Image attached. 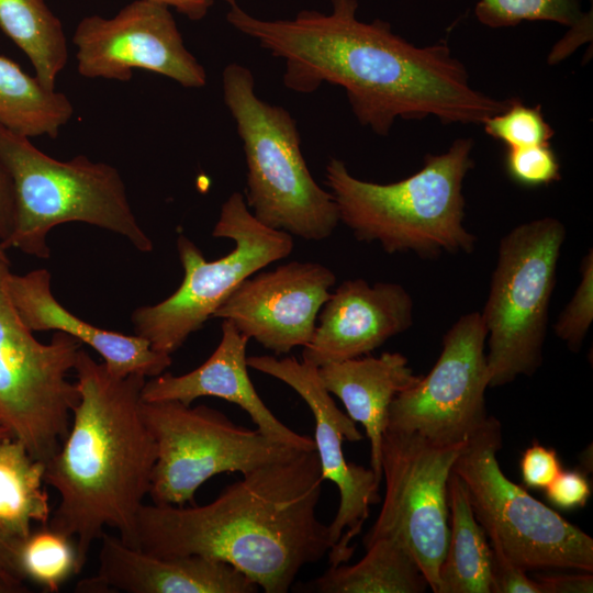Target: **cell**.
I'll return each mask as SVG.
<instances>
[{
    "mask_svg": "<svg viewBox=\"0 0 593 593\" xmlns=\"http://www.w3.org/2000/svg\"><path fill=\"white\" fill-rule=\"evenodd\" d=\"M228 4L227 22L283 60L288 89L344 88L358 122L380 136L398 119L482 124L508 103L474 89L446 43L418 47L387 21L359 20L357 0H332L327 13L302 10L286 20L258 19L235 0Z\"/></svg>",
    "mask_w": 593,
    "mask_h": 593,
    "instance_id": "1",
    "label": "cell"
},
{
    "mask_svg": "<svg viewBox=\"0 0 593 593\" xmlns=\"http://www.w3.org/2000/svg\"><path fill=\"white\" fill-rule=\"evenodd\" d=\"M324 481L315 449L303 450L243 474L205 505L144 503L137 548L221 560L264 592L287 593L300 570L331 548L328 525L316 515Z\"/></svg>",
    "mask_w": 593,
    "mask_h": 593,
    "instance_id": "2",
    "label": "cell"
},
{
    "mask_svg": "<svg viewBox=\"0 0 593 593\" xmlns=\"http://www.w3.org/2000/svg\"><path fill=\"white\" fill-rule=\"evenodd\" d=\"M74 370L79 402L44 480L59 495L47 525L75 539L83 568L105 527L137 548L136 518L157 451L141 411L146 378L116 377L82 348Z\"/></svg>",
    "mask_w": 593,
    "mask_h": 593,
    "instance_id": "3",
    "label": "cell"
},
{
    "mask_svg": "<svg viewBox=\"0 0 593 593\" xmlns=\"http://www.w3.org/2000/svg\"><path fill=\"white\" fill-rule=\"evenodd\" d=\"M472 149V138H457L445 153L426 155L417 172L384 184L358 179L343 160L331 158L325 184L339 222L358 240L377 242L388 254L471 253L477 238L463 224L462 187L474 166Z\"/></svg>",
    "mask_w": 593,
    "mask_h": 593,
    "instance_id": "4",
    "label": "cell"
},
{
    "mask_svg": "<svg viewBox=\"0 0 593 593\" xmlns=\"http://www.w3.org/2000/svg\"><path fill=\"white\" fill-rule=\"evenodd\" d=\"M0 164L14 199L12 232L3 248L48 258L47 235L56 226L81 222L125 237L142 253L153 242L141 227L119 170L85 155L58 160L30 138L0 126Z\"/></svg>",
    "mask_w": 593,
    "mask_h": 593,
    "instance_id": "5",
    "label": "cell"
},
{
    "mask_svg": "<svg viewBox=\"0 0 593 593\" xmlns=\"http://www.w3.org/2000/svg\"><path fill=\"white\" fill-rule=\"evenodd\" d=\"M224 103L236 124L247 165L246 203L267 227L307 240L329 237L336 202L312 177L289 111L261 100L253 72L237 63L222 74Z\"/></svg>",
    "mask_w": 593,
    "mask_h": 593,
    "instance_id": "6",
    "label": "cell"
},
{
    "mask_svg": "<svg viewBox=\"0 0 593 593\" xmlns=\"http://www.w3.org/2000/svg\"><path fill=\"white\" fill-rule=\"evenodd\" d=\"M566 227L545 216L513 227L500 240L481 313L490 388L533 376L542 363L549 305Z\"/></svg>",
    "mask_w": 593,
    "mask_h": 593,
    "instance_id": "7",
    "label": "cell"
},
{
    "mask_svg": "<svg viewBox=\"0 0 593 593\" xmlns=\"http://www.w3.org/2000/svg\"><path fill=\"white\" fill-rule=\"evenodd\" d=\"M501 447V423L488 416L452 467L489 539L526 572H592V537L507 479L497 461Z\"/></svg>",
    "mask_w": 593,
    "mask_h": 593,
    "instance_id": "8",
    "label": "cell"
},
{
    "mask_svg": "<svg viewBox=\"0 0 593 593\" xmlns=\"http://www.w3.org/2000/svg\"><path fill=\"white\" fill-rule=\"evenodd\" d=\"M212 236L233 240L234 248L208 261L192 240L179 235L181 284L161 302L139 306L132 314L135 335L158 353H176L246 278L287 258L293 249V236L260 223L237 191L222 204Z\"/></svg>",
    "mask_w": 593,
    "mask_h": 593,
    "instance_id": "9",
    "label": "cell"
},
{
    "mask_svg": "<svg viewBox=\"0 0 593 593\" xmlns=\"http://www.w3.org/2000/svg\"><path fill=\"white\" fill-rule=\"evenodd\" d=\"M9 265L0 258V424L46 462L65 439L79 402L68 374L82 344L61 332L47 344L35 338L10 298Z\"/></svg>",
    "mask_w": 593,
    "mask_h": 593,
    "instance_id": "10",
    "label": "cell"
},
{
    "mask_svg": "<svg viewBox=\"0 0 593 593\" xmlns=\"http://www.w3.org/2000/svg\"><path fill=\"white\" fill-rule=\"evenodd\" d=\"M141 411L157 451L148 493L154 504L184 506L214 475L245 474L303 451L239 426L206 405L142 399Z\"/></svg>",
    "mask_w": 593,
    "mask_h": 593,
    "instance_id": "11",
    "label": "cell"
},
{
    "mask_svg": "<svg viewBox=\"0 0 593 593\" xmlns=\"http://www.w3.org/2000/svg\"><path fill=\"white\" fill-rule=\"evenodd\" d=\"M466 441L437 445L416 433L389 428L382 437L384 499L363 546L379 538L399 542L434 593H438L439 567L449 538L448 480Z\"/></svg>",
    "mask_w": 593,
    "mask_h": 593,
    "instance_id": "12",
    "label": "cell"
},
{
    "mask_svg": "<svg viewBox=\"0 0 593 593\" xmlns=\"http://www.w3.org/2000/svg\"><path fill=\"white\" fill-rule=\"evenodd\" d=\"M486 329L480 312L461 315L443 337L426 376L392 400L388 427L437 445L466 441L486 419Z\"/></svg>",
    "mask_w": 593,
    "mask_h": 593,
    "instance_id": "13",
    "label": "cell"
},
{
    "mask_svg": "<svg viewBox=\"0 0 593 593\" xmlns=\"http://www.w3.org/2000/svg\"><path fill=\"white\" fill-rule=\"evenodd\" d=\"M71 41L85 78L128 81L133 69H143L186 88L206 83V71L186 47L170 8L155 1L134 0L110 19L85 16Z\"/></svg>",
    "mask_w": 593,
    "mask_h": 593,
    "instance_id": "14",
    "label": "cell"
},
{
    "mask_svg": "<svg viewBox=\"0 0 593 593\" xmlns=\"http://www.w3.org/2000/svg\"><path fill=\"white\" fill-rule=\"evenodd\" d=\"M248 367L273 377L293 389L310 407L315 424V451L324 480L336 484L339 505L328 525V559L331 566L347 562L354 547L350 541L361 532L370 506L380 502V481L372 469L348 462L344 440L359 441L361 433L355 422L343 413L323 385L317 367L294 357L277 358L262 355L247 357Z\"/></svg>",
    "mask_w": 593,
    "mask_h": 593,
    "instance_id": "15",
    "label": "cell"
},
{
    "mask_svg": "<svg viewBox=\"0 0 593 593\" xmlns=\"http://www.w3.org/2000/svg\"><path fill=\"white\" fill-rule=\"evenodd\" d=\"M336 282L328 267L290 261L246 278L214 312L276 355L306 346Z\"/></svg>",
    "mask_w": 593,
    "mask_h": 593,
    "instance_id": "16",
    "label": "cell"
},
{
    "mask_svg": "<svg viewBox=\"0 0 593 593\" xmlns=\"http://www.w3.org/2000/svg\"><path fill=\"white\" fill-rule=\"evenodd\" d=\"M414 303L394 282L345 280L322 306L302 361L314 367L362 357L413 325Z\"/></svg>",
    "mask_w": 593,
    "mask_h": 593,
    "instance_id": "17",
    "label": "cell"
},
{
    "mask_svg": "<svg viewBox=\"0 0 593 593\" xmlns=\"http://www.w3.org/2000/svg\"><path fill=\"white\" fill-rule=\"evenodd\" d=\"M98 570L78 583L79 592L256 593L258 585L233 566L199 555L163 558L104 532Z\"/></svg>",
    "mask_w": 593,
    "mask_h": 593,
    "instance_id": "18",
    "label": "cell"
},
{
    "mask_svg": "<svg viewBox=\"0 0 593 593\" xmlns=\"http://www.w3.org/2000/svg\"><path fill=\"white\" fill-rule=\"evenodd\" d=\"M221 331L217 347L201 366L180 376L163 372L149 378L143 385L142 399L191 405L202 396L220 398L243 409L269 439L300 450H314V439L286 426L257 393L247 370L249 338L228 320H223Z\"/></svg>",
    "mask_w": 593,
    "mask_h": 593,
    "instance_id": "19",
    "label": "cell"
},
{
    "mask_svg": "<svg viewBox=\"0 0 593 593\" xmlns=\"http://www.w3.org/2000/svg\"><path fill=\"white\" fill-rule=\"evenodd\" d=\"M8 291L23 323L34 332L68 334L96 350L116 377L154 378L171 365V356L154 350L145 338L94 326L69 312L54 296L47 269L25 275L10 272Z\"/></svg>",
    "mask_w": 593,
    "mask_h": 593,
    "instance_id": "20",
    "label": "cell"
},
{
    "mask_svg": "<svg viewBox=\"0 0 593 593\" xmlns=\"http://www.w3.org/2000/svg\"><path fill=\"white\" fill-rule=\"evenodd\" d=\"M317 369L325 389L343 402L354 422L363 426L370 443V468L381 482V444L390 404L421 376L414 373L407 358L400 353L358 357Z\"/></svg>",
    "mask_w": 593,
    "mask_h": 593,
    "instance_id": "21",
    "label": "cell"
},
{
    "mask_svg": "<svg viewBox=\"0 0 593 593\" xmlns=\"http://www.w3.org/2000/svg\"><path fill=\"white\" fill-rule=\"evenodd\" d=\"M428 583L410 552L390 538L366 547L354 564L331 566L322 575L295 589L314 593H422Z\"/></svg>",
    "mask_w": 593,
    "mask_h": 593,
    "instance_id": "22",
    "label": "cell"
},
{
    "mask_svg": "<svg viewBox=\"0 0 593 593\" xmlns=\"http://www.w3.org/2000/svg\"><path fill=\"white\" fill-rule=\"evenodd\" d=\"M449 538L439 567L438 593H491V548L463 481L451 471L447 486Z\"/></svg>",
    "mask_w": 593,
    "mask_h": 593,
    "instance_id": "23",
    "label": "cell"
},
{
    "mask_svg": "<svg viewBox=\"0 0 593 593\" xmlns=\"http://www.w3.org/2000/svg\"><path fill=\"white\" fill-rule=\"evenodd\" d=\"M45 467L20 440L0 441V530L16 542L29 536L34 523L45 525L51 518Z\"/></svg>",
    "mask_w": 593,
    "mask_h": 593,
    "instance_id": "24",
    "label": "cell"
},
{
    "mask_svg": "<svg viewBox=\"0 0 593 593\" xmlns=\"http://www.w3.org/2000/svg\"><path fill=\"white\" fill-rule=\"evenodd\" d=\"M69 98L0 55V126L15 134L56 138L74 115Z\"/></svg>",
    "mask_w": 593,
    "mask_h": 593,
    "instance_id": "25",
    "label": "cell"
},
{
    "mask_svg": "<svg viewBox=\"0 0 593 593\" xmlns=\"http://www.w3.org/2000/svg\"><path fill=\"white\" fill-rule=\"evenodd\" d=\"M0 29L26 55L35 76L48 89L67 66L63 24L44 0H0Z\"/></svg>",
    "mask_w": 593,
    "mask_h": 593,
    "instance_id": "26",
    "label": "cell"
},
{
    "mask_svg": "<svg viewBox=\"0 0 593 593\" xmlns=\"http://www.w3.org/2000/svg\"><path fill=\"white\" fill-rule=\"evenodd\" d=\"M18 562L24 580L46 592H58L82 570L75 539L47 524L19 542Z\"/></svg>",
    "mask_w": 593,
    "mask_h": 593,
    "instance_id": "27",
    "label": "cell"
},
{
    "mask_svg": "<svg viewBox=\"0 0 593 593\" xmlns=\"http://www.w3.org/2000/svg\"><path fill=\"white\" fill-rule=\"evenodd\" d=\"M585 14L582 0H479L474 8L477 20L493 29L525 21H548L571 27Z\"/></svg>",
    "mask_w": 593,
    "mask_h": 593,
    "instance_id": "28",
    "label": "cell"
},
{
    "mask_svg": "<svg viewBox=\"0 0 593 593\" xmlns=\"http://www.w3.org/2000/svg\"><path fill=\"white\" fill-rule=\"evenodd\" d=\"M482 125L489 136L506 147L549 144L555 135L540 105L528 107L517 98H511L504 110L488 118Z\"/></svg>",
    "mask_w": 593,
    "mask_h": 593,
    "instance_id": "29",
    "label": "cell"
},
{
    "mask_svg": "<svg viewBox=\"0 0 593 593\" xmlns=\"http://www.w3.org/2000/svg\"><path fill=\"white\" fill-rule=\"evenodd\" d=\"M580 282L553 329L569 350L577 353L588 335L593 321V253L590 249L581 260Z\"/></svg>",
    "mask_w": 593,
    "mask_h": 593,
    "instance_id": "30",
    "label": "cell"
},
{
    "mask_svg": "<svg viewBox=\"0 0 593 593\" xmlns=\"http://www.w3.org/2000/svg\"><path fill=\"white\" fill-rule=\"evenodd\" d=\"M505 169L524 187H539L560 180V164L550 144L507 147Z\"/></svg>",
    "mask_w": 593,
    "mask_h": 593,
    "instance_id": "31",
    "label": "cell"
},
{
    "mask_svg": "<svg viewBox=\"0 0 593 593\" xmlns=\"http://www.w3.org/2000/svg\"><path fill=\"white\" fill-rule=\"evenodd\" d=\"M491 593H542L540 585L513 562L501 546L490 539Z\"/></svg>",
    "mask_w": 593,
    "mask_h": 593,
    "instance_id": "32",
    "label": "cell"
},
{
    "mask_svg": "<svg viewBox=\"0 0 593 593\" xmlns=\"http://www.w3.org/2000/svg\"><path fill=\"white\" fill-rule=\"evenodd\" d=\"M519 469L525 486L545 489L562 470L557 451L537 440L523 452Z\"/></svg>",
    "mask_w": 593,
    "mask_h": 593,
    "instance_id": "33",
    "label": "cell"
},
{
    "mask_svg": "<svg viewBox=\"0 0 593 593\" xmlns=\"http://www.w3.org/2000/svg\"><path fill=\"white\" fill-rule=\"evenodd\" d=\"M544 490L547 501L563 511L584 507L592 492L581 470H561Z\"/></svg>",
    "mask_w": 593,
    "mask_h": 593,
    "instance_id": "34",
    "label": "cell"
},
{
    "mask_svg": "<svg viewBox=\"0 0 593 593\" xmlns=\"http://www.w3.org/2000/svg\"><path fill=\"white\" fill-rule=\"evenodd\" d=\"M535 580L542 593H591L593 592L592 572L572 571L538 573Z\"/></svg>",
    "mask_w": 593,
    "mask_h": 593,
    "instance_id": "35",
    "label": "cell"
},
{
    "mask_svg": "<svg viewBox=\"0 0 593 593\" xmlns=\"http://www.w3.org/2000/svg\"><path fill=\"white\" fill-rule=\"evenodd\" d=\"M13 214L14 199L11 179L0 164V245L2 248L12 232Z\"/></svg>",
    "mask_w": 593,
    "mask_h": 593,
    "instance_id": "36",
    "label": "cell"
},
{
    "mask_svg": "<svg viewBox=\"0 0 593 593\" xmlns=\"http://www.w3.org/2000/svg\"><path fill=\"white\" fill-rule=\"evenodd\" d=\"M18 545L19 542L10 539L0 530V573L10 581L25 586V580L18 562Z\"/></svg>",
    "mask_w": 593,
    "mask_h": 593,
    "instance_id": "37",
    "label": "cell"
},
{
    "mask_svg": "<svg viewBox=\"0 0 593 593\" xmlns=\"http://www.w3.org/2000/svg\"><path fill=\"white\" fill-rule=\"evenodd\" d=\"M169 8H175L177 12L186 15L191 21L202 20L210 11L214 0H150Z\"/></svg>",
    "mask_w": 593,
    "mask_h": 593,
    "instance_id": "38",
    "label": "cell"
},
{
    "mask_svg": "<svg viewBox=\"0 0 593 593\" xmlns=\"http://www.w3.org/2000/svg\"><path fill=\"white\" fill-rule=\"evenodd\" d=\"M26 588L21 586L9 579H7L3 574L0 573V593H21L25 592Z\"/></svg>",
    "mask_w": 593,
    "mask_h": 593,
    "instance_id": "39",
    "label": "cell"
},
{
    "mask_svg": "<svg viewBox=\"0 0 593 593\" xmlns=\"http://www.w3.org/2000/svg\"><path fill=\"white\" fill-rule=\"evenodd\" d=\"M12 437L10 433L0 424V441L4 438Z\"/></svg>",
    "mask_w": 593,
    "mask_h": 593,
    "instance_id": "40",
    "label": "cell"
},
{
    "mask_svg": "<svg viewBox=\"0 0 593 593\" xmlns=\"http://www.w3.org/2000/svg\"><path fill=\"white\" fill-rule=\"evenodd\" d=\"M0 258H3V259H9L7 254H5V250L2 248V246L0 245Z\"/></svg>",
    "mask_w": 593,
    "mask_h": 593,
    "instance_id": "41",
    "label": "cell"
},
{
    "mask_svg": "<svg viewBox=\"0 0 593 593\" xmlns=\"http://www.w3.org/2000/svg\"><path fill=\"white\" fill-rule=\"evenodd\" d=\"M223 1H225L226 3H230V2L233 1V0H223Z\"/></svg>",
    "mask_w": 593,
    "mask_h": 593,
    "instance_id": "42",
    "label": "cell"
}]
</instances>
